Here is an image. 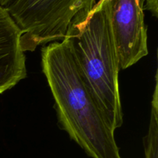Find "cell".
Instances as JSON below:
<instances>
[{
	"label": "cell",
	"instance_id": "3",
	"mask_svg": "<svg viewBox=\"0 0 158 158\" xmlns=\"http://www.w3.org/2000/svg\"><path fill=\"white\" fill-rule=\"evenodd\" d=\"M96 3L97 0H15L5 9L19 29L25 52L66 39Z\"/></svg>",
	"mask_w": 158,
	"mask_h": 158
},
{
	"label": "cell",
	"instance_id": "4",
	"mask_svg": "<svg viewBox=\"0 0 158 158\" xmlns=\"http://www.w3.org/2000/svg\"><path fill=\"white\" fill-rule=\"evenodd\" d=\"M110 17L119 69H125L148 54L144 23L147 0H110Z\"/></svg>",
	"mask_w": 158,
	"mask_h": 158
},
{
	"label": "cell",
	"instance_id": "2",
	"mask_svg": "<svg viewBox=\"0 0 158 158\" xmlns=\"http://www.w3.org/2000/svg\"><path fill=\"white\" fill-rule=\"evenodd\" d=\"M110 2L96 3L68 38L85 80L114 131L123 124L119 66L110 17Z\"/></svg>",
	"mask_w": 158,
	"mask_h": 158
},
{
	"label": "cell",
	"instance_id": "6",
	"mask_svg": "<svg viewBox=\"0 0 158 158\" xmlns=\"http://www.w3.org/2000/svg\"><path fill=\"white\" fill-rule=\"evenodd\" d=\"M157 75H155L153 100L151 103V118L147 137H145V156L146 158H158V90Z\"/></svg>",
	"mask_w": 158,
	"mask_h": 158
},
{
	"label": "cell",
	"instance_id": "5",
	"mask_svg": "<svg viewBox=\"0 0 158 158\" xmlns=\"http://www.w3.org/2000/svg\"><path fill=\"white\" fill-rule=\"evenodd\" d=\"M26 77L21 32L8 11L0 6V94Z\"/></svg>",
	"mask_w": 158,
	"mask_h": 158
},
{
	"label": "cell",
	"instance_id": "7",
	"mask_svg": "<svg viewBox=\"0 0 158 158\" xmlns=\"http://www.w3.org/2000/svg\"><path fill=\"white\" fill-rule=\"evenodd\" d=\"M15 0H0V6L6 8L8 6L12 3Z\"/></svg>",
	"mask_w": 158,
	"mask_h": 158
},
{
	"label": "cell",
	"instance_id": "1",
	"mask_svg": "<svg viewBox=\"0 0 158 158\" xmlns=\"http://www.w3.org/2000/svg\"><path fill=\"white\" fill-rule=\"evenodd\" d=\"M42 66L60 127L92 158H122L115 131L85 80L69 39L43 46Z\"/></svg>",
	"mask_w": 158,
	"mask_h": 158
}]
</instances>
